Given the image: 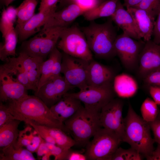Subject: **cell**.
Returning <instances> with one entry per match:
<instances>
[{
  "instance_id": "cell-1",
  "label": "cell",
  "mask_w": 160,
  "mask_h": 160,
  "mask_svg": "<svg viewBox=\"0 0 160 160\" xmlns=\"http://www.w3.org/2000/svg\"><path fill=\"white\" fill-rule=\"evenodd\" d=\"M7 105L16 119L58 128L69 133L64 124L56 119L50 108L35 95H28L20 100L9 102Z\"/></svg>"
},
{
  "instance_id": "cell-2",
  "label": "cell",
  "mask_w": 160,
  "mask_h": 160,
  "mask_svg": "<svg viewBox=\"0 0 160 160\" xmlns=\"http://www.w3.org/2000/svg\"><path fill=\"white\" fill-rule=\"evenodd\" d=\"M113 22L110 17L102 24L91 21L88 25L81 28L90 49L97 57L109 59L116 55L114 44L117 35Z\"/></svg>"
},
{
  "instance_id": "cell-3",
  "label": "cell",
  "mask_w": 160,
  "mask_h": 160,
  "mask_svg": "<svg viewBox=\"0 0 160 160\" xmlns=\"http://www.w3.org/2000/svg\"><path fill=\"white\" fill-rule=\"evenodd\" d=\"M124 121L122 141L128 143L145 158L149 156L154 150L155 142L151 136L149 123L137 114L130 103Z\"/></svg>"
},
{
  "instance_id": "cell-4",
  "label": "cell",
  "mask_w": 160,
  "mask_h": 160,
  "mask_svg": "<svg viewBox=\"0 0 160 160\" xmlns=\"http://www.w3.org/2000/svg\"><path fill=\"white\" fill-rule=\"evenodd\" d=\"M100 112L82 106L74 115L64 122L69 133L72 135L76 145L86 146L90 139L101 127Z\"/></svg>"
},
{
  "instance_id": "cell-5",
  "label": "cell",
  "mask_w": 160,
  "mask_h": 160,
  "mask_svg": "<svg viewBox=\"0 0 160 160\" xmlns=\"http://www.w3.org/2000/svg\"><path fill=\"white\" fill-rule=\"evenodd\" d=\"M64 28L52 27L42 29L37 35L22 42L20 52L44 60L56 47Z\"/></svg>"
},
{
  "instance_id": "cell-6",
  "label": "cell",
  "mask_w": 160,
  "mask_h": 160,
  "mask_svg": "<svg viewBox=\"0 0 160 160\" xmlns=\"http://www.w3.org/2000/svg\"><path fill=\"white\" fill-rule=\"evenodd\" d=\"M92 137L86 145L85 154L87 160H111L122 142L115 133L102 127Z\"/></svg>"
},
{
  "instance_id": "cell-7",
  "label": "cell",
  "mask_w": 160,
  "mask_h": 160,
  "mask_svg": "<svg viewBox=\"0 0 160 160\" xmlns=\"http://www.w3.org/2000/svg\"><path fill=\"white\" fill-rule=\"evenodd\" d=\"M59 39L57 47L63 52L88 62L93 59L86 38L77 26L64 28Z\"/></svg>"
},
{
  "instance_id": "cell-8",
  "label": "cell",
  "mask_w": 160,
  "mask_h": 160,
  "mask_svg": "<svg viewBox=\"0 0 160 160\" xmlns=\"http://www.w3.org/2000/svg\"><path fill=\"white\" fill-rule=\"evenodd\" d=\"M67 94L80 100L85 108L97 112H100L104 106L115 98L116 95L113 82L98 87H88L77 92Z\"/></svg>"
},
{
  "instance_id": "cell-9",
  "label": "cell",
  "mask_w": 160,
  "mask_h": 160,
  "mask_svg": "<svg viewBox=\"0 0 160 160\" xmlns=\"http://www.w3.org/2000/svg\"><path fill=\"white\" fill-rule=\"evenodd\" d=\"M145 42L136 40L124 33L117 35L114 44L116 55L127 71L136 72L140 53Z\"/></svg>"
},
{
  "instance_id": "cell-10",
  "label": "cell",
  "mask_w": 160,
  "mask_h": 160,
  "mask_svg": "<svg viewBox=\"0 0 160 160\" xmlns=\"http://www.w3.org/2000/svg\"><path fill=\"white\" fill-rule=\"evenodd\" d=\"M61 73L72 87L82 90L88 87L87 71L89 62L62 53Z\"/></svg>"
},
{
  "instance_id": "cell-11",
  "label": "cell",
  "mask_w": 160,
  "mask_h": 160,
  "mask_svg": "<svg viewBox=\"0 0 160 160\" xmlns=\"http://www.w3.org/2000/svg\"><path fill=\"white\" fill-rule=\"evenodd\" d=\"M124 105L122 99L115 97L104 106L100 112L101 127L115 133L122 141L125 127L124 118L122 116Z\"/></svg>"
},
{
  "instance_id": "cell-12",
  "label": "cell",
  "mask_w": 160,
  "mask_h": 160,
  "mask_svg": "<svg viewBox=\"0 0 160 160\" xmlns=\"http://www.w3.org/2000/svg\"><path fill=\"white\" fill-rule=\"evenodd\" d=\"M73 88L61 74L52 76L35 93L49 108Z\"/></svg>"
},
{
  "instance_id": "cell-13",
  "label": "cell",
  "mask_w": 160,
  "mask_h": 160,
  "mask_svg": "<svg viewBox=\"0 0 160 160\" xmlns=\"http://www.w3.org/2000/svg\"><path fill=\"white\" fill-rule=\"evenodd\" d=\"M160 70V44L151 39L145 42L140 55L136 72L142 80L153 72Z\"/></svg>"
},
{
  "instance_id": "cell-14",
  "label": "cell",
  "mask_w": 160,
  "mask_h": 160,
  "mask_svg": "<svg viewBox=\"0 0 160 160\" xmlns=\"http://www.w3.org/2000/svg\"><path fill=\"white\" fill-rule=\"evenodd\" d=\"M87 10L76 3L71 4L52 14L42 29L52 27H67Z\"/></svg>"
},
{
  "instance_id": "cell-15",
  "label": "cell",
  "mask_w": 160,
  "mask_h": 160,
  "mask_svg": "<svg viewBox=\"0 0 160 160\" xmlns=\"http://www.w3.org/2000/svg\"><path fill=\"white\" fill-rule=\"evenodd\" d=\"M22 84L0 69V101L3 103L20 100L28 95Z\"/></svg>"
},
{
  "instance_id": "cell-16",
  "label": "cell",
  "mask_w": 160,
  "mask_h": 160,
  "mask_svg": "<svg viewBox=\"0 0 160 160\" xmlns=\"http://www.w3.org/2000/svg\"><path fill=\"white\" fill-rule=\"evenodd\" d=\"M116 75L110 67L93 59L89 62L87 76L88 87H98L113 82Z\"/></svg>"
},
{
  "instance_id": "cell-17",
  "label": "cell",
  "mask_w": 160,
  "mask_h": 160,
  "mask_svg": "<svg viewBox=\"0 0 160 160\" xmlns=\"http://www.w3.org/2000/svg\"><path fill=\"white\" fill-rule=\"evenodd\" d=\"M126 8L133 19L141 38L145 42L151 40L155 18L144 10L134 7Z\"/></svg>"
},
{
  "instance_id": "cell-18",
  "label": "cell",
  "mask_w": 160,
  "mask_h": 160,
  "mask_svg": "<svg viewBox=\"0 0 160 160\" xmlns=\"http://www.w3.org/2000/svg\"><path fill=\"white\" fill-rule=\"evenodd\" d=\"M81 103L79 99L69 96L67 93L50 108L56 119L63 123L83 106Z\"/></svg>"
},
{
  "instance_id": "cell-19",
  "label": "cell",
  "mask_w": 160,
  "mask_h": 160,
  "mask_svg": "<svg viewBox=\"0 0 160 160\" xmlns=\"http://www.w3.org/2000/svg\"><path fill=\"white\" fill-rule=\"evenodd\" d=\"M124 7L120 1L119 0L116 10L111 18L122 30L123 33L135 39L141 40L131 15Z\"/></svg>"
},
{
  "instance_id": "cell-20",
  "label": "cell",
  "mask_w": 160,
  "mask_h": 160,
  "mask_svg": "<svg viewBox=\"0 0 160 160\" xmlns=\"http://www.w3.org/2000/svg\"><path fill=\"white\" fill-rule=\"evenodd\" d=\"M23 66L31 84L34 88L35 93L38 89L41 75V70L44 60L31 56L24 52H20L16 57Z\"/></svg>"
},
{
  "instance_id": "cell-21",
  "label": "cell",
  "mask_w": 160,
  "mask_h": 160,
  "mask_svg": "<svg viewBox=\"0 0 160 160\" xmlns=\"http://www.w3.org/2000/svg\"><path fill=\"white\" fill-rule=\"evenodd\" d=\"M54 12H40L34 14L20 28L15 30L20 41L26 40L39 31L45 24L50 15Z\"/></svg>"
},
{
  "instance_id": "cell-22",
  "label": "cell",
  "mask_w": 160,
  "mask_h": 160,
  "mask_svg": "<svg viewBox=\"0 0 160 160\" xmlns=\"http://www.w3.org/2000/svg\"><path fill=\"white\" fill-rule=\"evenodd\" d=\"M6 63L0 66L1 70L19 82L28 90L35 91L23 66L16 57H9Z\"/></svg>"
},
{
  "instance_id": "cell-23",
  "label": "cell",
  "mask_w": 160,
  "mask_h": 160,
  "mask_svg": "<svg viewBox=\"0 0 160 160\" xmlns=\"http://www.w3.org/2000/svg\"><path fill=\"white\" fill-rule=\"evenodd\" d=\"M113 85L116 94L121 97H131L136 93L138 89V84L135 79L124 73L116 76Z\"/></svg>"
},
{
  "instance_id": "cell-24",
  "label": "cell",
  "mask_w": 160,
  "mask_h": 160,
  "mask_svg": "<svg viewBox=\"0 0 160 160\" xmlns=\"http://www.w3.org/2000/svg\"><path fill=\"white\" fill-rule=\"evenodd\" d=\"M119 0H107L89 9L83 15L86 20L92 21L101 17H111L115 12Z\"/></svg>"
},
{
  "instance_id": "cell-25",
  "label": "cell",
  "mask_w": 160,
  "mask_h": 160,
  "mask_svg": "<svg viewBox=\"0 0 160 160\" xmlns=\"http://www.w3.org/2000/svg\"><path fill=\"white\" fill-rule=\"evenodd\" d=\"M0 160H35L32 153L20 145L17 140L1 150Z\"/></svg>"
},
{
  "instance_id": "cell-26",
  "label": "cell",
  "mask_w": 160,
  "mask_h": 160,
  "mask_svg": "<svg viewBox=\"0 0 160 160\" xmlns=\"http://www.w3.org/2000/svg\"><path fill=\"white\" fill-rule=\"evenodd\" d=\"M21 121L14 119L0 127L1 150L9 146L17 140L19 133L18 127Z\"/></svg>"
},
{
  "instance_id": "cell-27",
  "label": "cell",
  "mask_w": 160,
  "mask_h": 160,
  "mask_svg": "<svg viewBox=\"0 0 160 160\" xmlns=\"http://www.w3.org/2000/svg\"><path fill=\"white\" fill-rule=\"evenodd\" d=\"M38 1V0H24L16 8L17 20L15 30L20 28L34 15Z\"/></svg>"
},
{
  "instance_id": "cell-28",
  "label": "cell",
  "mask_w": 160,
  "mask_h": 160,
  "mask_svg": "<svg viewBox=\"0 0 160 160\" xmlns=\"http://www.w3.org/2000/svg\"><path fill=\"white\" fill-rule=\"evenodd\" d=\"M18 35L15 28L4 38V41L0 44V59L6 62L9 57H16Z\"/></svg>"
},
{
  "instance_id": "cell-29",
  "label": "cell",
  "mask_w": 160,
  "mask_h": 160,
  "mask_svg": "<svg viewBox=\"0 0 160 160\" xmlns=\"http://www.w3.org/2000/svg\"><path fill=\"white\" fill-rule=\"evenodd\" d=\"M44 127L50 135L54 139L57 145L68 150L76 145L74 139L68 135L62 130L57 128Z\"/></svg>"
},
{
  "instance_id": "cell-30",
  "label": "cell",
  "mask_w": 160,
  "mask_h": 160,
  "mask_svg": "<svg viewBox=\"0 0 160 160\" xmlns=\"http://www.w3.org/2000/svg\"><path fill=\"white\" fill-rule=\"evenodd\" d=\"M140 111L142 118L146 121L150 123L155 120L159 111L157 105L151 99L147 97L141 105Z\"/></svg>"
},
{
  "instance_id": "cell-31",
  "label": "cell",
  "mask_w": 160,
  "mask_h": 160,
  "mask_svg": "<svg viewBox=\"0 0 160 160\" xmlns=\"http://www.w3.org/2000/svg\"><path fill=\"white\" fill-rule=\"evenodd\" d=\"M59 50L56 47L49 55V58L43 62L41 66V77L37 91L51 77L54 61Z\"/></svg>"
},
{
  "instance_id": "cell-32",
  "label": "cell",
  "mask_w": 160,
  "mask_h": 160,
  "mask_svg": "<svg viewBox=\"0 0 160 160\" xmlns=\"http://www.w3.org/2000/svg\"><path fill=\"white\" fill-rule=\"evenodd\" d=\"M143 156L131 148L126 149L119 147L113 155L111 160H141L143 159Z\"/></svg>"
},
{
  "instance_id": "cell-33",
  "label": "cell",
  "mask_w": 160,
  "mask_h": 160,
  "mask_svg": "<svg viewBox=\"0 0 160 160\" xmlns=\"http://www.w3.org/2000/svg\"><path fill=\"white\" fill-rule=\"evenodd\" d=\"M160 7V0H142L134 7L145 10L154 18L157 16Z\"/></svg>"
},
{
  "instance_id": "cell-34",
  "label": "cell",
  "mask_w": 160,
  "mask_h": 160,
  "mask_svg": "<svg viewBox=\"0 0 160 160\" xmlns=\"http://www.w3.org/2000/svg\"><path fill=\"white\" fill-rule=\"evenodd\" d=\"M32 128L31 126H28L24 129L19 131L17 141L20 145L26 148L31 143L34 135L37 133L34 129L33 131Z\"/></svg>"
},
{
  "instance_id": "cell-35",
  "label": "cell",
  "mask_w": 160,
  "mask_h": 160,
  "mask_svg": "<svg viewBox=\"0 0 160 160\" xmlns=\"http://www.w3.org/2000/svg\"><path fill=\"white\" fill-rule=\"evenodd\" d=\"M14 23L8 16L6 8L4 7H3L0 22V30L3 38L15 28L14 27Z\"/></svg>"
},
{
  "instance_id": "cell-36",
  "label": "cell",
  "mask_w": 160,
  "mask_h": 160,
  "mask_svg": "<svg viewBox=\"0 0 160 160\" xmlns=\"http://www.w3.org/2000/svg\"><path fill=\"white\" fill-rule=\"evenodd\" d=\"M46 144L49 148L51 156H53L55 160H66L68 150L64 149L56 144L48 143Z\"/></svg>"
},
{
  "instance_id": "cell-37",
  "label": "cell",
  "mask_w": 160,
  "mask_h": 160,
  "mask_svg": "<svg viewBox=\"0 0 160 160\" xmlns=\"http://www.w3.org/2000/svg\"><path fill=\"white\" fill-rule=\"evenodd\" d=\"M25 123L31 126L46 142L56 144L54 139L50 135L44 126L36 124L29 121H27Z\"/></svg>"
},
{
  "instance_id": "cell-38",
  "label": "cell",
  "mask_w": 160,
  "mask_h": 160,
  "mask_svg": "<svg viewBox=\"0 0 160 160\" xmlns=\"http://www.w3.org/2000/svg\"><path fill=\"white\" fill-rule=\"evenodd\" d=\"M15 118L10 112L7 105L0 103V127Z\"/></svg>"
},
{
  "instance_id": "cell-39",
  "label": "cell",
  "mask_w": 160,
  "mask_h": 160,
  "mask_svg": "<svg viewBox=\"0 0 160 160\" xmlns=\"http://www.w3.org/2000/svg\"><path fill=\"white\" fill-rule=\"evenodd\" d=\"M60 0H41L39 12H54L57 9V4Z\"/></svg>"
},
{
  "instance_id": "cell-40",
  "label": "cell",
  "mask_w": 160,
  "mask_h": 160,
  "mask_svg": "<svg viewBox=\"0 0 160 160\" xmlns=\"http://www.w3.org/2000/svg\"><path fill=\"white\" fill-rule=\"evenodd\" d=\"M143 81L144 84L148 87L154 86L160 87V70L148 74Z\"/></svg>"
},
{
  "instance_id": "cell-41",
  "label": "cell",
  "mask_w": 160,
  "mask_h": 160,
  "mask_svg": "<svg viewBox=\"0 0 160 160\" xmlns=\"http://www.w3.org/2000/svg\"><path fill=\"white\" fill-rule=\"evenodd\" d=\"M62 58V54L59 50L54 61L51 77L60 74Z\"/></svg>"
},
{
  "instance_id": "cell-42",
  "label": "cell",
  "mask_w": 160,
  "mask_h": 160,
  "mask_svg": "<svg viewBox=\"0 0 160 160\" xmlns=\"http://www.w3.org/2000/svg\"><path fill=\"white\" fill-rule=\"evenodd\" d=\"M157 17L153 29V41L157 44H160V7Z\"/></svg>"
},
{
  "instance_id": "cell-43",
  "label": "cell",
  "mask_w": 160,
  "mask_h": 160,
  "mask_svg": "<svg viewBox=\"0 0 160 160\" xmlns=\"http://www.w3.org/2000/svg\"><path fill=\"white\" fill-rule=\"evenodd\" d=\"M149 123L153 134L155 142L160 144V120L156 119Z\"/></svg>"
},
{
  "instance_id": "cell-44",
  "label": "cell",
  "mask_w": 160,
  "mask_h": 160,
  "mask_svg": "<svg viewBox=\"0 0 160 160\" xmlns=\"http://www.w3.org/2000/svg\"><path fill=\"white\" fill-rule=\"evenodd\" d=\"M42 138L37 132L34 135L31 143L26 148L32 153L36 152L42 141Z\"/></svg>"
},
{
  "instance_id": "cell-45",
  "label": "cell",
  "mask_w": 160,
  "mask_h": 160,
  "mask_svg": "<svg viewBox=\"0 0 160 160\" xmlns=\"http://www.w3.org/2000/svg\"><path fill=\"white\" fill-rule=\"evenodd\" d=\"M87 160L85 154L80 151L70 149L68 151L66 160Z\"/></svg>"
},
{
  "instance_id": "cell-46",
  "label": "cell",
  "mask_w": 160,
  "mask_h": 160,
  "mask_svg": "<svg viewBox=\"0 0 160 160\" xmlns=\"http://www.w3.org/2000/svg\"><path fill=\"white\" fill-rule=\"evenodd\" d=\"M102 2H100V0H78L76 3L82 7L88 10Z\"/></svg>"
},
{
  "instance_id": "cell-47",
  "label": "cell",
  "mask_w": 160,
  "mask_h": 160,
  "mask_svg": "<svg viewBox=\"0 0 160 160\" xmlns=\"http://www.w3.org/2000/svg\"><path fill=\"white\" fill-rule=\"evenodd\" d=\"M148 87L149 93L153 100L157 105H160V87L150 86Z\"/></svg>"
},
{
  "instance_id": "cell-48",
  "label": "cell",
  "mask_w": 160,
  "mask_h": 160,
  "mask_svg": "<svg viewBox=\"0 0 160 160\" xmlns=\"http://www.w3.org/2000/svg\"><path fill=\"white\" fill-rule=\"evenodd\" d=\"M38 157L39 159L44 155L47 154L51 156L50 151L46 143V142L42 138V141L36 152Z\"/></svg>"
},
{
  "instance_id": "cell-49",
  "label": "cell",
  "mask_w": 160,
  "mask_h": 160,
  "mask_svg": "<svg viewBox=\"0 0 160 160\" xmlns=\"http://www.w3.org/2000/svg\"><path fill=\"white\" fill-rule=\"evenodd\" d=\"M145 158L147 160H160V144L158 143L156 149Z\"/></svg>"
},
{
  "instance_id": "cell-50",
  "label": "cell",
  "mask_w": 160,
  "mask_h": 160,
  "mask_svg": "<svg viewBox=\"0 0 160 160\" xmlns=\"http://www.w3.org/2000/svg\"><path fill=\"white\" fill-rule=\"evenodd\" d=\"M6 9L8 16L14 23L17 17L16 9L10 6H8Z\"/></svg>"
},
{
  "instance_id": "cell-51",
  "label": "cell",
  "mask_w": 160,
  "mask_h": 160,
  "mask_svg": "<svg viewBox=\"0 0 160 160\" xmlns=\"http://www.w3.org/2000/svg\"><path fill=\"white\" fill-rule=\"evenodd\" d=\"M142 0H124L123 4L126 8L134 7L139 4Z\"/></svg>"
},
{
  "instance_id": "cell-52",
  "label": "cell",
  "mask_w": 160,
  "mask_h": 160,
  "mask_svg": "<svg viewBox=\"0 0 160 160\" xmlns=\"http://www.w3.org/2000/svg\"><path fill=\"white\" fill-rule=\"evenodd\" d=\"M78 0H60L59 7L62 9L66 6L73 3H76Z\"/></svg>"
},
{
  "instance_id": "cell-53",
  "label": "cell",
  "mask_w": 160,
  "mask_h": 160,
  "mask_svg": "<svg viewBox=\"0 0 160 160\" xmlns=\"http://www.w3.org/2000/svg\"><path fill=\"white\" fill-rule=\"evenodd\" d=\"M15 0H0V6L4 7L5 6L8 7L13 1Z\"/></svg>"
},
{
  "instance_id": "cell-54",
  "label": "cell",
  "mask_w": 160,
  "mask_h": 160,
  "mask_svg": "<svg viewBox=\"0 0 160 160\" xmlns=\"http://www.w3.org/2000/svg\"><path fill=\"white\" fill-rule=\"evenodd\" d=\"M50 157L48 155L46 154L43 156L41 159L42 160H48L50 159Z\"/></svg>"
},
{
  "instance_id": "cell-55",
  "label": "cell",
  "mask_w": 160,
  "mask_h": 160,
  "mask_svg": "<svg viewBox=\"0 0 160 160\" xmlns=\"http://www.w3.org/2000/svg\"><path fill=\"white\" fill-rule=\"evenodd\" d=\"M156 119L160 120V111H159L157 119Z\"/></svg>"
}]
</instances>
